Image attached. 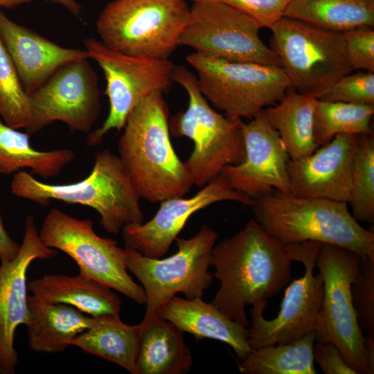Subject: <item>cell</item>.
Here are the masks:
<instances>
[{"label":"cell","instance_id":"6da1fadb","mask_svg":"<svg viewBox=\"0 0 374 374\" xmlns=\"http://www.w3.org/2000/svg\"><path fill=\"white\" fill-rule=\"evenodd\" d=\"M291 262L286 245L251 220L213 248L211 266L220 285L211 303L249 327L246 306L278 295L290 282Z\"/></svg>","mask_w":374,"mask_h":374},{"label":"cell","instance_id":"7a4b0ae2","mask_svg":"<svg viewBox=\"0 0 374 374\" xmlns=\"http://www.w3.org/2000/svg\"><path fill=\"white\" fill-rule=\"evenodd\" d=\"M123 129L118 157L141 198L156 204L185 195L193 182L172 145L163 93L144 98L130 113Z\"/></svg>","mask_w":374,"mask_h":374},{"label":"cell","instance_id":"3957f363","mask_svg":"<svg viewBox=\"0 0 374 374\" xmlns=\"http://www.w3.org/2000/svg\"><path fill=\"white\" fill-rule=\"evenodd\" d=\"M10 190L16 197L42 206L58 200L91 207L100 215L101 226L111 234H118L126 225L143 221L141 197L119 157L108 149L96 153L91 172L82 180L47 184L21 170L14 174Z\"/></svg>","mask_w":374,"mask_h":374},{"label":"cell","instance_id":"277c9868","mask_svg":"<svg viewBox=\"0 0 374 374\" xmlns=\"http://www.w3.org/2000/svg\"><path fill=\"white\" fill-rule=\"evenodd\" d=\"M251 207L254 220L285 244L312 241L374 257L373 233L359 225L346 202L274 189L253 201Z\"/></svg>","mask_w":374,"mask_h":374},{"label":"cell","instance_id":"5b68a950","mask_svg":"<svg viewBox=\"0 0 374 374\" xmlns=\"http://www.w3.org/2000/svg\"><path fill=\"white\" fill-rule=\"evenodd\" d=\"M173 81L186 90L188 105L170 118V133L194 143L185 164L193 185L202 187L217 177L224 166L244 160L242 120L231 119L212 109L199 89L197 77L185 66L175 64Z\"/></svg>","mask_w":374,"mask_h":374},{"label":"cell","instance_id":"8992f818","mask_svg":"<svg viewBox=\"0 0 374 374\" xmlns=\"http://www.w3.org/2000/svg\"><path fill=\"white\" fill-rule=\"evenodd\" d=\"M186 0H113L96 21L107 47L132 56L168 60L188 23Z\"/></svg>","mask_w":374,"mask_h":374},{"label":"cell","instance_id":"52a82bcc","mask_svg":"<svg viewBox=\"0 0 374 374\" xmlns=\"http://www.w3.org/2000/svg\"><path fill=\"white\" fill-rule=\"evenodd\" d=\"M270 29L271 48L298 92L319 100L353 71L343 33L284 16Z\"/></svg>","mask_w":374,"mask_h":374},{"label":"cell","instance_id":"ba28073f","mask_svg":"<svg viewBox=\"0 0 374 374\" xmlns=\"http://www.w3.org/2000/svg\"><path fill=\"white\" fill-rule=\"evenodd\" d=\"M217 238L213 229L203 225L190 238H177V251L163 259L149 258L124 247L127 268L141 283L146 296L141 325L159 317L163 306L179 292L188 299L202 298L213 278L208 268Z\"/></svg>","mask_w":374,"mask_h":374},{"label":"cell","instance_id":"9c48e42d","mask_svg":"<svg viewBox=\"0 0 374 374\" xmlns=\"http://www.w3.org/2000/svg\"><path fill=\"white\" fill-rule=\"evenodd\" d=\"M205 98L231 119L252 118L279 102L291 82L281 66L224 60L195 52L186 58Z\"/></svg>","mask_w":374,"mask_h":374},{"label":"cell","instance_id":"30bf717a","mask_svg":"<svg viewBox=\"0 0 374 374\" xmlns=\"http://www.w3.org/2000/svg\"><path fill=\"white\" fill-rule=\"evenodd\" d=\"M360 261L361 256L350 249L321 244L315 267L323 278V293L314 332L316 341L335 346L357 374H371L364 336L351 295V285Z\"/></svg>","mask_w":374,"mask_h":374},{"label":"cell","instance_id":"8fae6325","mask_svg":"<svg viewBox=\"0 0 374 374\" xmlns=\"http://www.w3.org/2000/svg\"><path fill=\"white\" fill-rule=\"evenodd\" d=\"M39 235L46 247L71 257L80 273L139 304H145L143 288L127 272L125 249L114 240L97 235L90 220H80L54 208L46 215Z\"/></svg>","mask_w":374,"mask_h":374},{"label":"cell","instance_id":"7c38bea8","mask_svg":"<svg viewBox=\"0 0 374 374\" xmlns=\"http://www.w3.org/2000/svg\"><path fill=\"white\" fill-rule=\"evenodd\" d=\"M89 55L104 73L106 80L105 94L109 103V111L102 125L91 131L87 145L102 143L111 130L123 129L132 109L146 96L155 91L163 93L173 81L175 64L169 60L132 56L105 46L93 37L84 39Z\"/></svg>","mask_w":374,"mask_h":374},{"label":"cell","instance_id":"4fadbf2b","mask_svg":"<svg viewBox=\"0 0 374 374\" xmlns=\"http://www.w3.org/2000/svg\"><path fill=\"white\" fill-rule=\"evenodd\" d=\"M179 45L217 58L282 67L275 52L260 39L251 17L217 0H194Z\"/></svg>","mask_w":374,"mask_h":374},{"label":"cell","instance_id":"5bb4252c","mask_svg":"<svg viewBox=\"0 0 374 374\" xmlns=\"http://www.w3.org/2000/svg\"><path fill=\"white\" fill-rule=\"evenodd\" d=\"M285 245L290 260L301 262L305 272L286 287L276 318H264L267 301L252 305L251 327L248 328V344L251 349L289 343L314 332L323 293L322 276L314 274L321 243L307 241Z\"/></svg>","mask_w":374,"mask_h":374},{"label":"cell","instance_id":"9a60e30c","mask_svg":"<svg viewBox=\"0 0 374 374\" xmlns=\"http://www.w3.org/2000/svg\"><path fill=\"white\" fill-rule=\"evenodd\" d=\"M98 75L88 58L69 62L57 69L28 96L30 136L55 121L71 131L90 132L100 112Z\"/></svg>","mask_w":374,"mask_h":374},{"label":"cell","instance_id":"2e32d148","mask_svg":"<svg viewBox=\"0 0 374 374\" xmlns=\"http://www.w3.org/2000/svg\"><path fill=\"white\" fill-rule=\"evenodd\" d=\"M245 157L221 172L231 187L253 201L274 189L291 193L287 173L290 157L278 133L267 122L262 111L242 123Z\"/></svg>","mask_w":374,"mask_h":374},{"label":"cell","instance_id":"e0dca14e","mask_svg":"<svg viewBox=\"0 0 374 374\" xmlns=\"http://www.w3.org/2000/svg\"><path fill=\"white\" fill-rule=\"evenodd\" d=\"M222 201L253 204L252 199L233 189L220 173L190 197L178 196L161 201L159 210L148 222L125 226L121 230L125 247L149 258H161L167 254L190 216Z\"/></svg>","mask_w":374,"mask_h":374},{"label":"cell","instance_id":"ac0fdd59","mask_svg":"<svg viewBox=\"0 0 374 374\" xmlns=\"http://www.w3.org/2000/svg\"><path fill=\"white\" fill-rule=\"evenodd\" d=\"M58 252L41 240L34 217H26L20 249L11 260L0 262V373L14 374L18 355L14 346L19 325H26L28 307L27 271L37 259L48 260Z\"/></svg>","mask_w":374,"mask_h":374},{"label":"cell","instance_id":"d6986e66","mask_svg":"<svg viewBox=\"0 0 374 374\" xmlns=\"http://www.w3.org/2000/svg\"><path fill=\"white\" fill-rule=\"evenodd\" d=\"M361 135L337 134L311 154L290 159L287 173L291 194L348 204L353 162Z\"/></svg>","mask_w":374,"mask_h":374},{"label":"cell","instance_id":"ffe728a7","mask_svg":"<svg viewBox=\"0 0 374 374\" xmlns=\"http://www.w3.org/2000/svg\"><path fill=\"white\" fill-rule=\"evenodd\" d=\"M0 39L28 96L62 66L84 58L86 50L66 48L8 18L0 8Z\"/></svg>","mask_w":374,"mask_h":374},{"label":"cell","instance_id":"44dd1931","mask_svg":"<svg viewBox=\"0 0 374 374\" xmlns=\"http://www.w3.org/2000/svg\"><path fill=\"white\" fill-rule=\"evenodd\" d=\"M159 315L197 339H212L229 345L240 360L251 350L248 344V327L229 319L212 303L200 298L174 296L163 306Z\"/></svg>","mask_w":374,"mask_h":374},{"label":"cell","instance_id":"7402d4cb","mask_svg":"<svg viewBox=\"0 0 374 374\" xmlns=\"http://www.w3.org/2000/svg\"><path fill=\"white\" fill-rule=\"evenodd\" d=\"M28 346L38 353L64 351L97 321L71 305L50 303L33 294L28 296Z\"/></svg>","mask_w":374,"mask_h":374},{"label":"cell","instance_id":"603a6c76","mask_svg":"<svg viewBox=\"0 0 374 374\" xmlns=\"http://www.w3.org/2000/svg\"><path fill=\"white\" fill-rule=\"evenodd\" d=\"M28 290L50 303L71 305L93 317H120L121 301L112 288L87 276L46 274L28 283Z\"/></svg>","mask_w":374,"mask_h":374},{"label":"cell","instance_id":"cb8c5ba5","mask_svg":"<svg viewBox=\"0 0 374 374\" xmlns=\"http://www.w3.org/2000/svg\"><path fill=\"white\" fill-rule=\"evenodd\" d=\"M139 326L134 374H184L190 371L193 355L182 331L161 317Z\"/></svg>","mask_w":374,"mask_h":374},{"label":"cell","instance_id":"d4e9b609","mask_svg":"<svg viewBox=\"0 0 374 374\" xmlns=\"http://www.w3.org/2000/svg\"><path fill=\"white\" fill-rule=\"evenodd\" d=\"M317 100L290 87L276 105L262 110L267 122L278 133L292 159L305 157L317 149L313 137Z\"/></svg>","mask_w":374,"mask_h":374},{"label":"cell","instance_id":"484cf974","mask_svg":"<svg viewBox=\"0 0 374 374\" xmlns=\"http://www.w3.org/2000/svg\"><path fill=\"white\" fill-rule=\"evenodd\" d=\"M74 156L70 149H35L29 134L8 125L0 116V174L10 175L29 168L32 174L46 179L57 176Z\"/></svg>","mask_w":374,"mask_h":374},{"label":"cell","instance_id":"4316f807","mask_svg":"<svg viewBox=\"0 0 374 374\" xmlns=\"http://www.w3.org/2000/svg\"><path fill=\"white\" fill-rule=\"evenodd\" d=\"M140 326L123 323L120 317H97L96 323L74 338L71 345L135 373Z\"/></svg>","mask_w":374,"mask_h":374},{"label":"cell","instance_id":"83f0119b","mask_svg":"<svg viewBox=\"0 0 374 374\" xmlns=\"http://www.w3.org/2000/svg\"><path fill=\"white\" fill-rule=\"evenodd\" d=\"M284 17L344 33L374 26V0H292Z\"/></svg>","mask_w":374,"mask_h":374},{"label":"cell","instance_id":"f1b7e54d","mask_svg":"<svg viewBox=\"0 0 374 374\" xmlns=\"http://www.w3.org/2000/svg\"><path fill=\"white\" fill-rule=\"evenodd\" d=\"M314 332L293 341L251 349L238 364L242 374H315Z\"/></svg>","mask_w":374,"mask_h":374},{"label":"cell","instance_id":"f546056e","mask_svg":"<svg viewBox=\"0 0 374 374\" xmlns=\"http://www.w3.org/2000/svg\"><path fill=\"white\" fill-rule=\"evenodd\" d=\"M374 105L317 100L313 116V137L318 148L341 134L372 132Z\"/></svg>","mask_w":374,"mask_h":374},{"label":"cell","instance_id":"4dcf8cb0","mask_svg":"<svg viewBox=\"0 0 374 374\" xmlns=\"http://www.w3.org/2000/svg\"><path fill=\"white\" fill-rule=\"evenodd\" d=\"M352 215L358 222H374V136L362 134L355 155L350 197Z\"/></svg>","mask_w":374,"mask_h":374},{"label":"cell","instance_id":"1f68e13d","mask_svg":"<svg viewBox=\"0 0 374 374\" xmlns=\"http://www.w3.org/2000/svg\"><path fill=\"white\" fill-rule=\"evenodd\" d=\"M0 116L6 124L17 130H26L30 121L28 96L1 39Z\"/></svg>","mask_w":374,"mask_h":374},{"label":"cell","instance_id":"d6a6232c","mask_svg":"<svg viewBox=\"0 0 374 374\" xmlns=\"http://www.w3.org/2000/svg\"><path fill=\"white\" fill-rule=\"evenodd\" d=\"M351 295L359 327L374 337V257H361Z\"/></svg>","mask_w":374,"mask_h":374},{"label":"cell","instance_id":"836d02e7","mask_svg":"<svg viewBox=\"0 0 374 374\" xmlns=\"http://www.w3.org/2000/svg\"><path fill=\"white\" fill-rule=\"evenodd\" d=\"M319 100L374 105V73H350L338 80Z\"/></svg>","mask_w":374,"mask_h":374},{"label":"cell","instance_id":"e575fe53","mask_svg":"<svg viewBox=\"0 0 374 374\" xmlns=\"http://www.w3.org/2000/svg\"><path fill=\"white\" fill-rule=\"evenodd\" d=\"M346 53L354 69L374 72V29L355 28L343 33Z\"/></svg>","mask_w":374,"mask_h":374},{"label":"cell","instance_id":"d590c367","mask_svg":"<svg viewBox=\"0 0 374 374\" xmlns=\"http://www.w3.org/2000/svg\"><path fill=\"white\" fill-rule=\"evenodd\" d=\"M253 18L261 28L271 27L284 16L292 0H217Z\"/></svg>","mask_w":374,"mask_h":374},{"label":"cell","instance_id":"8d00e7d4","mask_svg":"<svg viewBox=\"0 0 374 374\" xmlns=\"http://www.w3.org/2000/svg\"><path fill=\"white\" fill-rule=\"evenodd\" d=\"M313 357L326 374H357L348 364L339 350L332 344L315 341Z\"/></svg>","mask_w":374,"mask_h":374},{"label":"cell","instance_id":"74e56055","mask_svg":"<svg viewBox=\"0 0 374 374\" xmlns=\"http://www.w3.org/2000/svg\"><path fill=\"white\" fill-rule=\"evenodd\" d=\"M20 246L6 231L0 215V262L15 258L19 251Z\"/></svg>","mask_w":374,"mask_h":374},{"label":"cell","instance_id":"f35d334b","mask_svg":"<svg viewBox=\"0 0 374 374\" xmlns=\"http://www.w3.org/2000/svg\"><path fill=\"white\" fill-rule=\"evenodd\" d=\"M48 2L57 3L62 6L71 15L80 17L82 13V8L75 0H45Z\"/></svg>","mask_w":374,"mask_h":374},{"label":"cell","instance_id":"ab89813d","mask_svg":"<svg viewBox=\"0 0 374 374\" xmlns=\"http://www.w3.org/2000/svg\"><path fill=\"white\" fill-rule=\"evenodd\" d=\"M364 348L371 374L374 373V337H364Z\"/></svg>","mask_w":374,"mask_h":374},{"label":"cell","instance_id":"60d3db41","mask_svg":"<svg viewBox=\"0 0 374 374\" xmlns=\"http://www.w3.org/2000/svg\"><path fill=\"white\" fill-rule=\"evenodd\" d=\"M35 0H0V8H13L15 7L30 3Z\"/></svg>","mask_w":374,"mask_h":374},{"label":"cell","instance_id":"b9f144b4","mask_svg":"<svg viewBox=\"0 0 374 374\" xmlns=\"http://www.w3.org/2000/svg\"><path fill=\"white\" fill-rule=\"evenodd\" d=\"M192 1H194V0H192Z\"/></svg>","mask_w":374,"mask_h":374}]
</instances>
